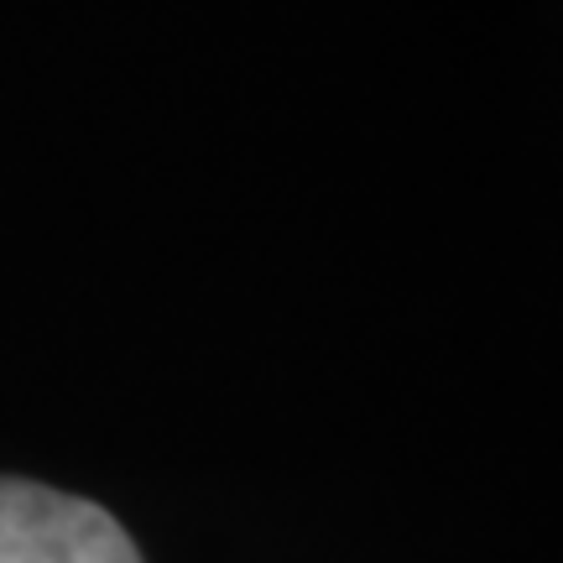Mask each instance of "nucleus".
<instances>
[{
	"mask_svg": "<svg viewBox=\"0 0 563 563\" xmlns=\"http://www.w3.org/2000/svg\"><path fill=\"white\" fill-rule=\"evenodd\" d=\"M0 563H141V553L104 506L0 481Z\"/></svg>",
	"mask_w": 563,
	"mask_h": 563,
	"instance_id": "f257e3e1",
	"label": "nucleus"
}]
</instances>
